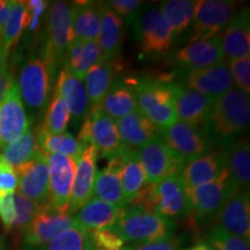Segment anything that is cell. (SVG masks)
<instances>
[{"instance_id": "6da1fadb", "label": "cell", "mask_w": 250, "mask_h": 250, "mask_svg": "<svg viewBox=\"0 0 250 250\" xmlns=\"http://www.w3.org/2000/svg\"><path fill=\"white\" fill-rule=\"evenodd\" d=\"M249 121V94L233 87L217 100L210 118L203 127L212 145L227 148L236 142L240 134L248 130Z\"/></svg>"}, {"instance_id": "7a4b0ae2", "label": "cell", "mask_w": 250, "mask_h": 250, "mask_svg": "<svg viewBox=\"0 0 250 250\" xmlns=\"http://www.w3.org/2000/svg\"><path fill=\"white\" fill-rule=\"evenodd\" d=\"M131 203L149 213L171 221L191 214L181 174L155 184L146 183L139 195Z\"/></svg>"}, {"instance_id": "3957f363", "label": "cell", "mask_w": 250, "mask_h": 250, "mask_svg": "<svg viewBox=\"0 0 250 250\" xmlns=\"http://www.w3.org/2000/svg\"><path fill=\"white\" fill-rule=\"evenodd\" d=\"M134 92L137 109L155 125L158 131L165 130L177 122L175 83L159 80H140Z\"/></svg>"}, {"instance_id": "277c9868", "label": "cell", "mask_w": 250, "mask_h": 250, "mask_svg": "<svg viewBox=\"0 0 250 250\" xmlns=\"http://www.w3.org/2000/svg\"><path fill=\"white\" fill-rule=\"evenodd\" d=\"M52 72L39 56H31L21 67L18 88L26 110L39 115L48 107L51 96Z\"/></svg>"}, {"instance_id": "5b68a950", "label": "cell", "mask_w": 250, "mask_h": 250, "mask_svg": "<svg viewBox=\"0 0 250 250\" xmlns=\"http://www.w3.org/2000/svg\"><path fill=\"white\" fill-rule=\"evenodd\" d=\"M174 221L133 206L125 213L114 228L125 242H155L173 236Z\"/></svg>"}, {"instance_id": "8992f818", "label": "cell", "mask_w": 250, "mask_h": 250, "mask_svg": "<svg viewBox=\"0 0 250 250\" xmlns=\"http://www.w3.org/2000/svg\"><path fill=\"white\" fill-rule=\"evenodd\" d=\"M73 5L67 1H55L46 18V41L42 58L51 72L59 61H64L68 44L74 39L72 29Z\"/></svg>"}, {"instance_id": "52a82bcc", "label": "cell", "mask_w": 250, "mask_h": 250, "mask_svg": "<svg viewBox=\"0 0 250 250\" xmlns=\"http://www.w3.org/2000/svg\"><path fill=\"white\" fill-rule=\"evenodd\" d=\"M237 191L240 190L230 180L227 168L211 182L186 190L191 214L197 223H204L217 217L225 203Z\"/></svg>"}, {"instance_id": "ba28073f", "label": "cell", "mask_w": 250, "mask_h": 250, "mask_svg": "<svg viewBox=\"0 0 250 250\" xmlns=\"http://www.w3.org/2000/svg\"><path fill=\"white\" fill-rule=\"evenodd\" d=\"M77 139L83 146L93 145L98 149L99 155L108 160L118 156L124 147L116 122L105 115L100 107L90 108L81 125Z\"/></svg>"}, {"instance_id": "9c48e42d", "label": "cell", "mask_w": 250, "mask_h": 250, "mask_svg": "<svg viewBox=\"0 0 250 250\" xmlns=\"http://www.w3.org/2000/svg\"><path fill=\"white\" fill-rule=\"evenodd\" d=\"M138 156L145 173L146 183L148 184L159 183L179 175L186 167V161L159 136L139 148Z\"/></svg>"}, {"instance_id": "30bf717a", "label": "cell", "mask_w": 250, "mask_h": 250, "mask_svg": "<svg viewBox=\"0 0 250 250\" xmlns=\"http://www.w3.org/2000/svg\"><path fill=\"white\" fill-rule=\"evenodd\" d=\"M74 225L72 214L58 211L49 202L41 205L30 225L22 233L24 248L26 250L42 248L59 233Z\"/></svg>"}, {"instance_id": "8fae6325", "label": "cell", "mask_w": 250, "mask_h": 250, "mask_svg": "<svg viewBox=\"0 0 250 250\" xmlns=\"http://www.w3.org/2000/svg\"><path fill=\"white\" fill-rule=\"evenodd\" d=\"M159 137L186 162L208 154L213 146L204 127L193 126L180 121L167 129L159 131Z\"/></svg>"}, {"instance_id": "7c38bea8", "label": "cell", "mask_w": 250, "mask_h": 250, "mask_svg": "<svg viewBox=\"0 0 250 250\" xmlns=\"http://www.w3.org/2000/svg\"><path fill=\"white\" fill-rule=\"evenodd\" d=\"M235 2L228 0H199L195 1L192 19V36L190 42L208 40L220 34L233 17Z\"/></svg>"}, {"instance_id": "4fadbf2b", "label": "cell", "mask_w": 250, "mask_h": 250, "mask_svg": "<svg viewBox=\"0 0 250 250\" xmlns=\"http://www.w3.org/2000/svg\"><path fill=\"white\" fill-rule=\"evenodd\" d=\"M29 130V115L21 100L17 81L13 80L0 102V149L14 143Z\"/></svg>"}, {"instance_id": "5bb4252c", "label": "cell", "mask_w": 250, "mask_h": 250, "mask_svg": "<svg viewBox=\"0 0 250 250\" xmlns=\"http://www.w3.org/2000/svg\"><path fill=\"white\" fill-rule=\"evenodd\" d=\"M137 40L145 55H160L170 48L173 30L159 8H149L136 19Z\"/></svg>"}, {"instance_id": "9a60e30c", "label": "cell", "mask_w": 250, "mask_h": 250, "mask_svg": "<svg viewBox=\"0 0 250 250\" xmlns=\"http://www.w3.org/2000/svg\"><path fill=\"white\" fill-rule=\"evenodd\" d=\"M45 156L49 171V203L58 211L67 213L76 175V161L58 154Z\"/></svg>"}, {"instance_id": "2e32d148", "label": "cell", "mask_w": 250, "mask_h": 250, "mask_svg": "<svg viewBox=\"0 0 250 250\" xmlns=\"http://www.w3.org/2000/svg\"><path fill=\"white\" fill-rule=\"evenodd\" d=\"M20 195L37 205L49 202V171L46 156L39 151L33 159L15 168Z\"/></svg>"}, {"instance_id": "e0dca14e", "label": "cell", "mask_w": 250, "mask_h": 250, "mask_svg": "<svg viewBox=\"0 0 250 250\" xmlns=\"http://www.w3.org/2000/svg\"><path fill=\"white\" fill-rule=\"evenodd\" d=\"M187 88L218 100L234 87V80L228 62H220L211 66L188 71L183 77Z\"/></svg>"}, {"instance_id": "ac0fdd59", "label": "cell", "mask_w": 250, "mask_h": 250, "mask_svg": "<svg viewBox=\"0 0 250 250\" xmlns=\"http://www.w3.org/2000/svg\"><path fill=\"white\" fill-rule=\"evenodd\" d=\"M99 152L93 145H85L76 159V175L72 188L68 214L79 211L89 199L93 198V184L96 173V160Z\"/></svg>"}, {"instance_id": "d6986e66", "label": "cell", "mask_w": 250, "mask_h": 250, "mask_svg": "<svg viewBox=\"0 0 250 250\" xmlns=\"http://www.w3.org/2000/svg\"><path fill=\"white\" fill-rule=\"evenodd\" d=\"M218 226L234 236L250 240L249 190L242 189L230 197L217 214Z\"/></svg>"}, {"instance_id": "ffe728a7", "label": "cell", "mask_w": 250, "mask_h": 250, "mask_svg": "<svg viewBox=\"0 0 250 250\" xmlns=\"http://www.w3.org/2000/svg\"><path fill=\"white\" fill-rule=\"evenodd\" d=\"M224 59L228 62L250 55L249 9L245 8L234 14L224 31L219 34Z\"/></svg>"}, {"instance_id": "44dd1931", "label": "cell", "mask_w": 250, "mask_h": 250, "mask_svg": "<svg viewBox=\"0 0 250 250\" xmlns=\"http://www.w3.org/2000/svg\"><path fill=\"white\" fill-rule=\"evenodd\" d=\"M224 61L220 36L190 42L174 56L173 62L187 70H198Z\"/></svg>"}, {"instance_id": "7402d4cb", "label": "cell", "mask_w": 250, "mask_h": 250, "mask_svg": "<svg viewBox=\"0 0 250 250\" xmlns=\"http://www.w3.org/2000/svg\"><path fill=\"white\" fill-rule=\"evenodd\" d=\"M177 121L193 126L205 124L211 116L217 100L175 83Z\"/></svg>"}, {"instance_id": "603a6c76", "label": "cell", "mask_w": 250, "mask_h": 250, "mask_svg": "<svg viewBox=\"0 0 250 250\" xmlns=\"http://www.w3.org/2000/svg\"><path fill=\"white\" fill-rule=\"evenodd\" d=\"M227 166L226 148L217 149L190 161L181 173L186 190L211 182Z\"/></svg>"}, {"instance_id": "cb8c5ba5", "label": "cell", "mask_w": 250, "mask_h": 250, "mask_svg": "<svg viewBox=\"0 0 250 250\" xmlns=\"http://www.w3.org/2000/svg\"><path fill=\"white\" fill-rule=\"evenodd\" d=\"M125 211H126V208L108 204L95 197V198L89 199L72 217L76 225L87 232H90V230L114 227L122 218V215L125 213Z\"/></svg>"}, {"instance_id": "d4e9b609", "label": "cell", "mask_w": 250, "mask_h": 250, "mask_svg": "<svg viewBox=\"0 0 250 250\" xmlns=\"http://www.w3.org/2000/svg\"><path fill=\"white\" fill-rule=\"evenodd\" d=\"M99 7L101 19L98 43L101 49L103 61H115L123 45V20L109 7L107 2H99Z\"/></svg>"}, {"instance_id": "484cf974", "label": "cell", "mask_w": 250, "mask_h": 250, "mask_svg": "<svg viewBox=\"0 0 250 250\" xmlns=\"http://www.w3.org/2000/svg\"><path fill=\"white\" fill-rule=\"evenodd\" d=\"M55 90L66 104L71 117L76 121L85 120L90 110V104L83 81L79 80L66 68L62 67L58 74Z\"/></svg>"}, {"instance_id": "4316f807", "label": "cell", "mask_w": 250, "mask_h": 250, "mask_svg": "<svg viewBox=\"0 0 250 250\" xmlns=\"http://www.w3.org/2000/svg\"><path fill=\"white\" fill-rule=\"evenodd\" d=\"M120 168V158L115 156L109 159L107 166H104L102 169L96 170L93 184V195L108 204L126 208L127 203L125 202L122 190Z\"/></svg>"}, {"instance_id": "83f0119b", "label": "cell", "mask_w": 250, "mask_h": 250, "mask_svg": "<svg viewBox=\"0 0 250 250\" xmlns=\"http://www.w3.org/2000/svg\"><path fill=\"white\" fill-rule=\"evenodd\" d=\"M121 142L129 148H142L158 137L159 131L138 109L116 121Z\"/></svg>"}, {"instance_id": "f1b7e54d", "label": "cell", "mask_w": 250, "mask_h": 250, "mask_svg": "<svg viewBox=\"0 0 250 250\" xmlns=\"http://www.w3.org/2000/svg\"><path fill=\"white\" fill-rule=\"evenodd\" d=\"M121 161L120 177L125 202L129 204L139 195L146 184V177L140 164L138 151L124 146L118 154Z\"/></svg>"}, {"instance_id": "f546056e", "label": "cell", "mask_w": 250, "mask_h": 250, "mask_svg": "<svg viewBox=\"0 0 250 250\" xmlns=\"http://www.w3.org/2000/svg\"><path fill=\"white\" fill-rule=\"evenodd\" d=\"M102 111L115 122L137 110L134 87L125 79H115L100 105Z\"/></svg>"}, {"instance_id": "4dcf8cb0", "label": "cell", "mask_w": 250, "mask_h": 250, "mask_svg": "<svg viewBox=\"0 0 250 250\" xmlns=\"http://www.w3.org/2000/svg\"><path fill=\"white\" fill-rule=\"evenodd\" d=\"M117 72V65L115 61H102L96 62L87 72L83 81L89 104L94 107H100L104 99L105 94L110 88L112 81L115 80V74Z\"/></svg>"}, {"instance_id": "1f68e13d", "label": "cell", "mask_w": 250, "mask_h": 250, "mask_svg": "<svg viewBox=\"0 0 250 250\" xmlns=\"http://www.w3.org/2000/svg\"><path fill=\"white\" fill-rule=\"evenodd\" d=\"M72 29L73 35L83 42L98 41L100 31L99 2H74Z\"/></svg>"}, {"instance_id": "d6a6232c", "label": "cell", "mask_w": 250, "mask_h": 250, "mask_svg": "<svg viewBox=\"0 0 250 250\" xmlns=\"http://www.w3.org/2000/svg\"><path fill=\"white\" fill-rule=\"evenodd\" d=\"M227 170L239 190L248 189L250 182V146L248 138L235 142L226 148Z\"/></svg>"}, {"instance_id": "836d02e7", "label": "cell", "mask_w": 250, "mask_h": 250, "mask_svg": "<svg viewBox=\"0 0 250 250\" xmlns=\"http://www.w3.org/2000/svg\"><path fill=\"white\" fill-rule=\"evenodd\" d=\"M36 140L41 152L45 153V154L68 156L73 160H76L79 156L83 147L73 134L67 132L50 134L43 131L41 127L36 133Z\"/></svg>"}, {"instance_id": "e575fe53", "label": "cell", "mask_w": 250, "mask_h": 250, "mask_svg": "<svg viewBox=\"0 0 250 250\" xmlns=\"http://www.w3.org/2000/svg\"><path fill=\"white\" fill-rule=\"evenodd\" d=\"M160 12L164 15L171 30L174 37L179 36L182 31L192 23L195 1L191 0H169L162 2Z\"/></svg>"}, {"instance_id": "d590c367", "label": "cell", "mask_w": 250, "mask_h": 250, "mask_svg": "<svg viewBox=\"0 0 250 250\" xmlns=\"http://www.w3.org/2000/svg\"><path fill=\"white\" fill-rule=\"evenodd\" d=\"M39 151L40 148L37 145L36 133L29 130L14 143L0 149L1 152L0 154L4 158V160L15 169L19 166L33 159Z\"/></svg>"}, {"instance_id": "8d00e7d4", "label": "cell", "mask_w": 250, "mask_h": 250, "mask_svg": "<svg viewBox=\"0 0 250 250\" xmlns=\"http://www.w3.org/2000/svg\"><path fill=\"white\" fill-rule=\"evenodd\" d=\"M28 26V9L26 1H13L11 14L0 36V43L6 54L11 50Z\"/></svg>"}, {"instance_id": "74e56055", "label": "cell", "mask_w": 250, "mask_h": 250, "mask_svg": "<svg viewBox=\"0 0 250 250\" xmlns=\"http://www.w3.org/2000/svg\"><path fill=\"white\" fill-rule=\"evenodd\" d=\"M71 121V114L58 93L54 90L48 107L45 109V116L43 120L42 129L46 133L58 134L65 132Z\"/></svg>"}, {"instance_id": "f35d334b", "label": "cell", "mask_w": 250, "mask_h": 250, "mask_svg": "<svg viewBox=\"0 0 250 250\" xmlns=\"http://www.w3.org/2000/svg\"><path fill=\"white\" fill-rule=\"evenodd\" d=\"M92 248L88 232L74 225L59 233L48 245L36 250H90Z\"/></svg>"}, {"instance_id": "ab89813d", "label": "cell", "mask_w": 250, "mask_h": 250, "mask_svg": "<svg viewBox=\"0 0 250 250\" xmlns=\"http://www.w3.org/2000/svg\"><path fill=\"white\" fill-rule=\"evenodd\" d=\"M14 199L15 208H17V218H15L12 232L23 233L35 217L41 205H37L36 203L31 202L30 199L26 198L19 192H14Z\"/></svg>"}, {"instance_id": "60d3db41", "label": "cell", "mask_w": 250, "mask_h": 250, "mask_svg": "<svg viewBox=\"0 0 250 250\" xmlns=\"http://www.w3.org/2000/svg\"><path fill=\"white\" fill-rule=\"evenodd\" d=\"M208 239L214 250H250L249 240L230 235L218 225L211 228Z\"/></svg>"}, {"instance_id": "b9f144b4", "label": "cell", "mask_w": 250, "mask_h": 250, "mask_svg": "<svg viewBox=\"0 0 250 250\" xmlns=\"http://www.w3.org/2000/svg\"><path fill=\"white\" fill-rule=\"evenodd\" d=\"M90 243L95 250H122L125 241L114 227L88 232Z\"/></svg>"}, {"instance_id": "7bdbcfd3", "label": "cell", "mask_w": 250, "mask_h": 250, "mask_svg": "<svg viewBox=\"0 0 250 250\" xmlns=\"http://www.w3.org/2000/svg\"><path fill=\"white\" fill-rule=\"evenodd\" d=\"M103 59L101 49L98 41H90V42H85L83 49V54H81L80 61L78 62L76 70L73 71V76L78 79L83 81L86 73L89 71V68L95 65L96 62H101Z\"/></svg>"}, {"instance_id": "ee69618b", "label": "cell", "mask_w": 250, "mask_h": 250, "mask_svg": "<svg viewBox=\"0 0 250 250\" xmlns=\"http://www.w3.org/2000/svg\"><path fill=\"white\" fill-rule=\"evenodd\" d=\"M229 71L237 88L246 94L250 93V56L228 62Z\"/></svg>"}, {"instance_id": "f6af8a7d", "label": "cell", "mask_w": 250, "mask_h": 250, "mask_svg": "<svg viewBox=\"0 0 250 250\" xmlns=\"http://www.w3.org/2000/svg\"><path fill=\"white\" fill-rule=\"evenodd\" d=\"M142 1L139 0H111L107 5L121 19L124 18L127 22H134L138 18L139 8L142 7Z\"/></svg>"}, {"instance_id": "bcb514c9", "label": "cell", "mask_w": 250, "mask_h": 250, "mask_svg": "<svg viewBox=\"0 0 250 250\" xmlns=\"http://www.w3.org/2000/svg\"><path fill=\"white\" fill-rule=\"evenodd\" d=\"M15 218H17V208H15L14 192L2 193L0 195V221L5 230L12 232Z\"/></svg>"}, {"instance_id": "7dc6e473", "label": "cell", "mask_w": 250, "mask_h": 250, "mask_svg": "<svg viewBox=\"0 0 250 250\" xmlns=\"http://www.w3.org/2000/svg\"><path fill=\"white\" fill-rule=\"evenodd\" d=\"M18 188V177L15 169L4 160L0 154V195L15 192Z\"/></svg>"}, {"instance_id": "c3c4849f", "label": "cell", "mask_w": 250, "mask_h": 250, "mask_svg": "<svg viewBox=\"0 0 250 250\" xmlns=\"http://www.w3.org/2000/svg\"><path fill=\"white\" fill-rule=\"evenodd\" d=\"M49 2L44 0H30L26 1L28 9V26L27 29L29 33H34L40 26L41 18L44 14V11Z\"/></svg>"}, {"instance_id": "681fc988", "label": "cell", "mask_w": 250, "mask_h": 250, "mask_svg": "<svg viewBox=\"0 0 250 250\" xmlns=\"http://www.w3.org/2000/svg\"><path fill=\"white\" fill-rule=\"evenodd\" d=\"M83 44H85L83 41L74 37L67 46L66 54H65V57H64V68H66L68 72H71V73H73V71L76 70L78 62L80 61L81 54H83Z\"/></svg>"}, {"instance_id": "f907efd6", "label": "cell", "mask_w": 250, "mask_h": 250, "mask_svg": "<svg viewBox=\"0 0 250 250\" xmlns=\"http://www.w3.org/2000/svg\"><path fill=\"white\" fill-rule=\"evenodd\" d=\"M179 245L180 239L170 236L160 241L137 243L132 247H127V250H177Z\"/></svg>"}, {"instance_id": "816d5d0a", "label": "cell", "mask_w": 250, "mask_h": 250, "mask_svg": "<svg viewBox=\"0 0 250 250\" xmlns=\"http://www.w3.org/2000/svg\"><path fill=\"white\" fill-rule=\"evenodd\" d=\"M14 78L12 72L8 70L7 66H6L4 70L0 72V102L4 99L6 92H7L11 83H13Z\"/></svg>"}, {"instance_id": "f5cc1de1", "label": "cell", "mask_w": 250, "mask_h": 250, "mask_svg": "<svg viewBox=\"0 0 250 250\" xmlns=\"http://www.w3.org/2000/svg\"><path fill=\"white\" fill-rule=\"evenodd\" d=\"M12 6H13V0H0V36L11 14Z\"/></svg>"}, {"instance_id": "db71d44e", "label": "cell", "mask_w": 250, "mask_h": 250, "mask_svg": "<svg viewBox=\"0 0 250 250\" xmlns=\"http://www.w3.org/2000/svg\"><path fill=\"white\" fill-rule=\"evenodd\" d=\"M182 250H214V249H213V247H212L211 245H208V243L198 242V243H196L195 246L190 247V248H186Z\"/></svg>"}, {"instance_id": "11a10c76", "label": "cell", "mask_w": 250, "mask_h": 250, "mask_svg": "<svg viewBox=\"0 0 250 250\" xmlns=\"http://www.w3.org/2000/svg\"><path fill=\"white\" fill-rule=\"evenodd\" d=\"M6 57H7V54H6L5 50L2 49L1 43H0V72L6 67Z\"/></svg>"}, {"instance_id": "9f6ffc18", "label": "cell", "mask_w": 250, "mask_h": 250, "mask_svg": "<svg viewBox=\"0 0 250 250\" xmlns=\"http://www.w3.org/2000/svg\"><path fill=\"white\" fill-rule=\"evenodd\" d=\"M0 250H12L11 246L8 245L7 240L4 235H0Z\"/></svg>"}, {"instance_id": "6f0895ef", "label": "cell", "mask_w": 250, "mask_h": 250, "mask_svg": "<svg viewBox=\"0 0 250 250\" xmlns=\"http://www.w3.org/2000/svg\"><path fill=\"white\" fill-rule=\"evenodd\" d=\"M122 250H127V247H126V248H123Z\"/></svg>"}, {"instance_id": "680465c9", "label": "cell", "mask_w": 250, "mask_h": 250, "mask_svg": "<svg viewBox=\"0 0 250 250\" xmlns=\"http://www.w3.org/2000/svg\"><path fill=\"white\" fill-rule=\"evenodd\" d=\"M90 250H95V249H94V248H92V249H90Z\"/></svg>"}]
</instances>
